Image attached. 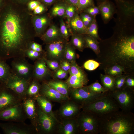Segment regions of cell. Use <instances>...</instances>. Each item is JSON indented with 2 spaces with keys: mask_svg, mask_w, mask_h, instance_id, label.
Here are the masks:
<instances>
[{
  "mask_svg": "<svg viewBox=\"0 0 134 134\" xmlns=\"http://www.w3.org/2000/svg\"><path fill=\"white\" fill-rule=\"evenodd\" d=\"M134 27L116 23L110 38L99 41L100 52L96 61L99 69L103 70L114 65L123 67L124 74L134 75Z\"/></svg>",
  "mask_w": 134,
  "mask_h": 134,
  "instance_id": "1",
  "label": "cell"
},
{
  "mask_svg": "<svg viewBox=\"0 0 134 134\" xmlns=\"http://www.w3.org/2000/svg\"><path fill=\"white\" fill-rule=\"evenodd\" d=\"M0 13V58L6 60L25 58L29 41L22 31L20 19L15 13Z\"/></svg>",
  "mask_w": 134,
  "mask_h": 134,
  "instance_id": "2",
  "label": "cell"
},
{
  "mask_svg": "<svg viewBox=\"0 0 134 134\" xmlns=\"http://www.w3.org/2000/svg\"><path fill=\"white\" fill-rule=\"evenodd\" d=\"M99 133L134 134V115L121 109L99 117Z\"/></svg>",
  "mask_w": 134,
  "mask_h": 134,
  "instance_id": "3",
  "label": "cell"
},
{
  "mask_svg": "<svg viewBox=\"0 0 134 134\" xmlns=\"http://www.w3.org/2000/svg\"><path fill=\"white\" fill-rule=\"evenodd\" d=\"M82 109L91 111L100 117L120 109L118 104L109 92L82 106Z\"/></svg>",
  "mask_w": 134,
  "mask_h": 134,
  "instance_id": "4",
  "label": "cell"
},
{
  "mask_svg": "<svg viewBox=\"0 0 134 134\" xmlns=\"http://www.w3.org/2000/svg\"><path fill=\"white\" fill-rule=\"evenodd\" d=\"M82 110L76 118L78 134H98L99 116L90 111Z\"/></svg>",
  "mask_w": 134,
  "mask_h": 134,
  "instance_id": "5",
  "label": "cell"
},
{
  "mask_svg": "<svg viewBox=\"0 0 134 134\" xmlns=\"http://www.w3.org/2000/svg\"><path fill=\"white\" fill-rule=\"evenodd\" d=\"M122 110L131 111L134 106V89L124 86L121 89L109 92Z\"/></svg>",
  "mask_w": 134,
  "mask_h": 134,
  "instance_id": "6",
  "label": "cell"
},
{
  "mask_svg": "<svg viewBox=\"0 0 134 134\" xmlns=\"http://www.w3.org/2000/svg\"><path fill=\"white\" fill-rule=\"evenodd\" d=\"M11 65L12 73L29 81L33 79L34 65L30 63L25 58H13Z\"/></svg>",
  "mask_w": 134,
  "mask_h": 134,
  "instance_id": "7",
  "label": "cell"
},
{
  "mask_svg": "<svg viewBox=\"0 0 134 134\" xmlns=\"http://www.w3.org/2000/svg\"><path fill=\"white\" fill-rule=\"evenodd\" d=\"M107 92L95 94L90 92L87 86H85L78 88H72L69 91V97L70 99L82 107L84 105L92 102Z\"/></svg>",
  "mask_w": 134,
  "mask_h": 134,
  "instance_id": "8",
  "label": "cell"
},
{
  "mask_svg": "<svg viewBox=\"0 0 134 134\" xmlns=\"http://www.w3.org/2000/svg\"><path fill=\"white\" fill-rule=\"evenodd\" d=\"M59 122L44 112L38 106L37 134H50L56 133Z\"/></svg>",
  "mask_w": 134,
  "mask_h": 134,
  "instance_id": "9",
  "label": "cell"
},
{
  "mask_svg": "<svg viewBox=\"0 0 134 134\" xmlns=\"http://www.w3.org/2000/svg\"><path fill=\"white\" fill-rule=\"evenodd\" d=\"M0 128L5 134H37L33 125L26 123L25 122H0Z\"/></svg>",
  "mask_w": 134,
  "mask_h": 134,
  "instance_id": "10",
  "label": "cell"
},
{
  "mask_svg": "<svg viewBox=\"0 0 134 134\" xmlns=\"http://www.w3.org/2000/svg\"><path fill=\"white\" fill-rule=\"evenodd\" d=\"M27 119L21 103L10 106L0 112V120L3 121L24 122Z\"/></svg>",
  "mask_w": 134,
  "mask_h": 134,
  "instance_id": "11",
  "label": "cell"
},
{
  "mask_svg": "<svg viewBox=\"0 0 134 134\" xmlns=\"http://www.w3.org/2000/svg\"><path fill=\"white\" fill-rule=\"evenodd\" d=\"M21 98L5 84L0 83V112L12 105L22 102Z\"/></svg>",
  "mask_w": 134,
  "mask_h": 134,
  "instance_id": "12",
  "label": "cell"
},
{
  "mask_svg": "<svg viewBox=\"0 0 134 134\" xmlns=\"http://www.w3.org/2000/svg\"><path fill=\"white\" fill-rule=\"evenodd\" d=\"M66 46L64 41L60 39L48 43L45 58L48 60L61 61L64 58Z\"/></svg>",
  "mask_w": 134,
  "mask_h": 134,
  "instance_id": "13",
  "label": "cell"
},
{
  "mask_svg": "<svg viewBox=\"0 0 134 134\" xmlns=\"http://www.w3.org/2000/svg\"><path fill=\"white\" fill-rule=\"evenodd\" d=\"M21 103L27 119L37 132L38 106L35 98H26L22 100Z\"/></svg>",
  "mask_w": 134,
  "mask_h": 134,
  "instance_id": "14",
  "label": "cell"
},
{
  "mask_svg": "<svg viewBox=\"0 0 134 134\" xmlns=\"http://www.w3.org/2000/svg\"><path fill=\"white\" fill-rule=\"evenodd\" d=\"M61 103L58 113L61 120L76 118L82 109L80 106L70 99Z\"/></svg>",
  "mask_w": 134,
  "mask_h": 134,
  "instance_id": "15",
  "label": "cell"
},
{
  "mask_svg": "<svg viewBox=\"0 0 134 134\" xmlns=\"http://www.w3.org/2000/svg\"><path fill=\"white\" fill-rule=\"evenodd\" d=\"M29 82L12 72L5 84L17 94L22 100L25 98V93Z\"/></svg>",
  "mask_w": 134,
  "mask_h": 134,
  "instance_id": "16",
  "label": "cell"
},
{
  "mask_svg": "<svg viewBox=\"0 0 134 134\" xmlns=\"http://www.w3.org/2000/svg\"><path fill=\"white\" fill-rule=\"evenodd\" d=\"M33 79L39 82L46 81L50 74V71L44 57L35 60L34 65Z\"/></svg>",
  "mask_w": 134,
  "mask_h": 134,
  "instance_id": "17",
  "label": "cell"
},
{
  "mask_svg": "<svg viewBox=\"0 0 134 134\" xmlns=\"http://www.w3.org/2000/svg\"><path fill=\"white\" fill-rule=\"evenodd\" d=\"M39 94L45 96L51 101L60 103L70 99L51 87L46 81L42 82L41 84Z\"/></svg>",
  "mask_w": 134,
  "mask_h": 134,
  "instance_id": "18",
  "label": "cell"
},
{
  "mask_svg": "<svg viewBox=\"0 0 134 134\" xmlns=\"http://www.w3.org/2000/svg\"><path fill=\"white\" fill-rule=\"evenodd\" d=\"M56 133L60 134L78 133L76 118L61 120L58 124Z\"/></svg>",
  "mask_w": 134,
  "mask_h": 134,
  "instance_id": "19",
  "label": "cell"
},
{
  "mask_svg": "<svg viewBox=\"0 0 134 134\" xmlns=\"http://www.w3.org/2000/svg\"><path fill=\"white\" fill-rule=\"evenodd\" d=\"M100 13L105 23H107L112 18L115 12L114 5L109 1L99 3L98 5Z\"/></svg>",
  "mask_w": 134,
  "mask_h": 134,
  "instance_id": "20",
  "label": "cell"
},
{
  "mask_svg": "<svg viewBox=\"0 0 134 134\" xmlns=\"http://www.w3.org/2000/svg\"><path fill=\"white\" fill-rule=\"evenodd\" d=\"M35 98L38 106L43 112L56 120H59L53 112L52 105L49 100L40 94Z\"/></svg>",
  "mask_w": 134,
  "mask_h": 134,
  "instance_id": "21",
  "label": "cell"
},
{
  "mask_svg": "<svg viewBox=\"0 0 134 134\" xmlns=\"http://www.w3.org/2000/svg\"><path fill=\"white\" fill-rule=\"evenodd\" d=\"M46 82L51 87L55 89L61 94L69 98L70 88L66 82L58 80Z\"/></svg>",
  "mask_w": 134,
  "mask_h": 134,
  "instance_id": "22",
  "label": "cell"
},
{
  "mask_svg": "<svg viewBox=\"0 0 134 134\" xmlns=\"http://www.w3.org/2000/svg\"><path fill=\"white\" fill-rule=\"evenodd\" d=\"M61 36L59 30L56 26L53 25L42 36V39L46 42L49 43L60 39Z\"/></svg>",
  "mask_w": 134,
  "mask_h": 134,
  "instance_id": "23",
  "label": "cell"
},
{
  "mask_svg": "<svg viewBox=\"0 0 134 134\" xmlns=\"http://www.w3.org/2000/svg\"><path fill=\"white\" fill-rule=\"evenodd\" d=\"M41 86V84H40L39 82L33 79L30 81L27 89L25 98H35L39 95Z\"/></svg>",
  "mask_w": 134,
  "mask_h": 134,
  "instance_id": "24",
  "label": "cell"
},
{
  "mask_svg": "<svg viewBox=\"0 0 134 134\" xmlns=\"http://www.w3.org/2000/svg\"><path fill=\"white\" fill-rule=\"evenodd\" d=\"M11 73V67L6 60L0 58V83L5 84Z\"/></svg>",
  "mask_w": 134,
  "mask_h": 134,
  "instance_id": "25",
  "label": "cell"
},
{
  "mask_svg": "<svg viewBox=\"0 0 134 134\" xmlns=\"http://www.w3.org/2000/svg\"><path fill=\"white\" fill-rule=\"evenodd\" d=\"M70 24L72 28L78 34H86L87 28L85 26L80 16L78 14H76L72 18Z\"/></svg>",
  "mask_w": 134,
  "mask_h": 134,
  "instance_id": "26",
  "label": "cell"
},
{
  "mask_svg": "<svg viewBox=\"0 0 134 134\" xmlns=\"http://www.w3.org/2000/svg\"><path fill=\"white\" fill-rule=\"evenodd\" d=\"M89 80L85 79L75 75H70L66 82L70 88H77L85 86Z\"/></svg>",
  "mask_w": 134,
  "mask_h": 134,
  "instance_id": "27",
  "label": "cell"
},
{
  "mask_svg": "<svg viewBox=\"0 0 134 134\" xmlns=\"http://www.w3.org/2000/svg\"><path fill=\"white\" fill-rule=\"evenodd\" d=\"M100 78L102 86L107 92H111L115 90V78L112 76L100 74Z\"/></svg>",
  "mask_w": 134,
  "mask_h": 134,
  "instance_id": "28",
  "label": "cell"
},
{
  "mask_svg": "<svg viewBox=\"0 0 134 134\" xmlns=\"http://www.w3.org/2000/svg\"><path fill=\"white\" fill-rule=\"evenodd\" d=\"M86 47L92 49L98 55L100 52L99 41L96 39L87 34H83Z\"/></svg>",
  "mask_w": 134,
  "mask_h": 134,
  "instance_id": "29",
  "label": "cell"
},
{
  "mask_svg": "<svg viewBox=\"0 0 134 134\" xmlns=\"http://www.w3.org/2000/svg\"><path fill=\"white\" fill-rule=\"evenodd\" d=\"M105 74L115 78L124 74L125 70L124 67L118 65L112 66L104 70Z\"/></svg>",
  "mask_w": 134,
  "mask_h": 134,
  "instance_id": "30",
  "label": "cell"
},
{
  "mask_svg": "<svg viewBox=\"0 0 134 134\" xmlns=\"http://www.w3.org/2000/svg\"><path fill=\"white\" fill-rule=\"evenodd\" d=\"M71 67L69 71L70 75H74L82 78L88 80L85 72L76 63L75 61L70 62Z\"/></svg>",
  "mask_w": 134,
  "mask_h": 134,
  "instance_id": "31",
  "label": "cell"
},
{
  "mask_svg": "<svg viewBox=\"0 0 134 134\" xmlns=\"http://www.w3.org/2000/svg\"><path fill=\"white\" fill-rule=\"evenodd\" d=\"M72 43L74 48L80 51H83L86 47L83 34H78L73 36L72 38Z\"/></svg>",
  "mask_w": 134,
  "mask_h": 134,
  "instance_id": "32",
  "label": "cell"
},
{
  "mask_svg": "<svg viewBox=\"0 0 134 134\" xmlns=\"http://www.w3.org/2000/svg\"><path fill=\"white\" fill-rule=\"evenodd\" d=\"M85 34L89 35L99 41L101 39L98 35V27L96 18L87 28Z\"/></svg>",
  "mask_w": 134,
  "mask_h": 134,
  "instance_id": "33",
  "label": "cell"
},
{
  "mask_svg": "<svg viewBox=\"0 0 134 134\" xmlns=\"http://www.w3.org/2000/svg\"><path fill=\"white\" fill-rule=\"evenodd\" d=\"M77 57V55L74 48L69 45H66L64 55L65 60L71 62L75 61Z\"/></svg>",
  "mask_w": 134,
  "mask_h": 134,
  "instance_id": "34",
  "label": "cell"
},
{
  "mask_svg": "<svg viewBox=\"0 0 134 134\" xmlns=\"http://www.w3.org/2000/svg\"><path fill=\"white\" fill-rule=\"evenodd\" d=\"M67 5L65 3H60L56 4L53 7L51 14L54 16H62L65 13Z\"/></svg>",
  "mask_w": 134,
  "mask_h": 134,
  "instance_id": "35",
  "label": "cell"
},
{
  "mask_svg": "<svg viewBox=\"0 0 134 134\" xmlns=\"http://www.w3.org/2000/svg\"><path fill=\"white\" fill-rule=\"evenodd\" d=\"M87 86L90 92L95 94H99L107 92L98 81Z\"/></svg>",
  "mask_w": 134,
  "mask_h": 134,
  "instance_id": "36",
  "label": "cell"
},
{
  "mask_svg": "<svg viewBox=\"0 0 134 134\" xmlns=\"http://www.w3.org/2000/svg\"><path fill=\"white\" fill-rule=\"evenodd\" d=\"M48 22V18L45 16L38 17L35 18L34 22L35 28L37 30L41 31L47 25Z\"/></svg>",
  "mask_w": 134,
  "mask_h": 134,
  "instance_id": "37",
  "label": "cell"
},
{
  "mask_svg": "<svg viewBox=\"0 0 134 134\" xmlns=\"http://www.w3.org/2000/svg\"><path fill=\"white\" fill-rule=\"evenodd\" d=\"M25 57H27L31 60H34L45 57V53L40 52L34 50L28 49L25 53Z\"/></svg>",
  "mask_w": 134,
  "mask_h": 134,
  "instance_id": "38",
  "label": "cell"
},
{
  "mask_svg": "<svg viewBox=\"0 0 134 134\" xmlns=\"http://www.w3.org/2000/svg\"><path fill=\"white\" fill-rule=\"evenodd\" d=\"M129 75L123 74L115 78L114 90L120 89L124 86L126 79Z\"/></svg>",
  "mask_w": 134,
  "mask_h": 134,
  "instance_id": "39",
  "label": "cell"
},
{
  "mask_svg": "<svg viewBox=\"0 0 134 134\" xmlns=\"http://www.w3.org/2000/svg\"><path fill=\"white\" fill-rule=\"evenodd\" d=\"M100 65V63L93 60H89L84 63L83 66L86 69L93 71L96 69Z\"/></svg>",
  "mask_w": 134,
  "mask_h": 134,
  "instance_id": "40",
  "label": "cell"
},
{
  "mask_svg": "<svg viewBox=\"0 0 134 134\" xmlns=\"http://www.w3.org/2000/svg\"><path fill=\"white\" fill-rule=\"evenodd\" d=\"M94 5L93 0H79L77 8L79 10H82Z\"/></svg>",
  "mask_w": 134,
  "mask_h": 134,
  "instance_id": "41",
  "label": "cell"
},
{
  "mask_svg": "<svg viewBox=\"0 0 134 134\" xmlns=\"http://www.w3.org/2000/svg\"><path fill=\"white\" fill-rule=\"evenodd\" d=\"M59 30L61 36L65 39L67 40L70 36V34L67 26L62 20L61 21Z\"/></svg>",
  "mask_w": 134,
  "mask_h": 134,
  "instance_id": "42",
  "label": "cell"
},
{
  "mask_svg": "<svg viewBox=\"0 0 134 134\" xmlns=\"http://www.w3.org/2000/svg\"><path fill=\"white\" fill-rule=\"evenodd\" d=\"M84 10L86 13L95 17L97 15L100 14V9L98 6L95 5L87 8Z\"/></svg>",
  "mask_w": 134,
  "mask_h": 134,
  "instance_id": "43",
  "label": "cell"
},
{
  "mask_svg": "<svg viewBox=\"0 0 134 134\" xmlns=\"http://www.w3.org/2000/svg\"><path fill=\"white\" fill-rule=\"evenodd\" d=\"M45 59L46 64L49 69L56 70L59 68L60 64L58 61Z\"/></svg>",
  "mask_w": 134,
  "mask_h": 134,
  "instance_id": "44",
  "label": "cell"
},
{
  "mask_svg": "<svg viewBox=\"0 0 134 134\" xmlns=\"http://www.w3.org/2000/svg\"><path fill=\"white\" fill-rule=\"evenodd\" d=\"M76 7L72 5L67 6L65 13L67 17L71 19L74 16Z\"/></svg>",
  "mask_w": 134,
  "mask_h": 134,
  "instance_id": "45",
  "label": "cell"
},
{
  "mask_svg": "<svg viewBox=\"0 0 134 134\" xmlns=\"http://www.w3.org/2000/svg\"><path fill=\"white\" fill-rule=\"evenodd\" d=\"M54 77L58 79H62L66 78L68 72L62 70L60 68L55 70Z\"/></svg>",
  "mask_w": 134,
  "mask_h": 134,
  "instance_id": "46",
  "label": "cell"
},
{
  "mask_svg": "<svg viewBox=\"0 0 134 134\" xmlns=\"http://www.w3.org/2000/svg\"><path fill=\"white\" fill-rule=\"evenodd\" d=\"M61 61L59 68L64 71L69 72L71 67L70 62L66 60H61Z\"/></svg>",
  "mask_w": 134,
  "mask_h": 134,
  "instance_id": "47",
  "label": "cell"
},
{
  "mask_svg": "<svg viewBox=\"0 0 134 134\" xmlns=\"http://www.w3.org/2000/svg\"><path fill=\"white\" fill-rule=\"evenodd\" d=\"M28 49L40 52H43L41 45L34 42H30L28 45Z\"/></svg>",
  "mask_w": 134,
  "mask_h": 134,
  "instance_id": "48",
  "label": "cell"
},
{
  "mask_svg": "<svg viewBox=\"0 0 134 134\" xmlns=\"http://www.w3.org/2000/svg\"><path fill=\"white\" fill-rule=\"evenodd\" d=\"M124 86L134 89V76L129 75L127 76L125 79Z\"/></svg>",
  "mask_w": 134,
  "mask_h": 134,
  "instance_id": "49",
  "label": "cell"
},
{
  "mask_svg": "<svg viewBox=\"0 0 134 134\" xmlns=\"http://www.w3.org/2000/svg\"><path fill=\"white\" fill-rule=\"evenodd\" d=\"M82 21H88L92 22L95 17L92 16L89 14L86 13H83L80 16Z\"/></svg>",
  "mask_w": 134,
  "mask_h": 134,
  "instance_id": "50",
  "label": "cell"
},
{
  "mask_svg": "<svg viewBox=\"0 0 134 134\" xmlns=\"http://www.w3.org/2000/svg\"><path fill=\"white\" fill-rule=\"evenodd\" d=\"M40 3V2L38 1L31 0L28 3V6L31 10H34Z\"/></svg>",
  "mask_w": 134,
  "mask_h": 134,
  "instance_id": "51",
  "label": "cell"
},
{
  "mask_svg": "<svg viewBox=\"0 0 134 134\" xmlns=\"http://www.w3.org/2000/svg\"><path fill=\"white\" fill-rule=\"evenodd\" d=\"M45 10L44 6L40 3L34 10V12L35 14H39Z\"/></svg>",
  "mask_w": 134,
  "mask_h": 134,
  "instance_id": "52",
  "label": "cell"
},
{
  "mask_svg": "<svg viewBox=\"0 0 134 134\" xmlns=\"http://www.w3.org/2000/svg\"><path fill=\"white\" fill-rule=\"evenodd\" d=\"M66 1L70 4L77 7L79 0H66Z\"/></svg>",
  "mask_w": 134,
  "mask_h": 134,
  "instance_id": "53",
  "label": "cell"
},
{
  "mask_svg": "<svg viewBox=\"0 0 134 134\" xmlns=\"http://www.w3.org/2000/svg\"><path fill=\"white\" fill-rule=\"evenodd\" d=\"M45 4L47 5H50L53 3L57 0H41Z\"/></svg>",
  "mask_w": 134,
  "mask_h": 134,
  "instance_id": "54",
  "label": "cell"
},
{
  "mask_svg": "<svg viewBox=\"0 0 134 134\" xmlns=\"http://www.w3.org/2000/svg\"><path fill=\"white\" fill-rule=\"evenodd\" d=\"M4 4V0H0V8L3 6Z\"/></svg>",
  "mask_w": 134,
  "mask_h": 134,
  "instance_id": "55",
  "label": "cell"
},
{
  "mask_svg": "<svg viewBox=\"0 0 134 134\" xmlns=\"http://www.w3.org/2000/svg\"><path fill=\"white\" fill-rule=\"evenodd\" d=\"M99 3L103 2L106 1H109L110 0H96Z\"/></svg>",
  "mask_w": 134,
  "mask_h": 134,
  "instance_id": "56",
  "label": "cell"
},
{
  "mask_svg": "<svg viewBox=\"0 0 134 134\" xmlns=\"http://www.w3.org/2000/svg\"><path fill=\"white\" fill-rule=\"evenodd\" d=\"M18 0L20 1H25L29 0Z\"/></svg>",
  "mask_w": 134,
  "mask_h": 134,
  "instance_id": "57",
  "label": "cell"
},
{
  "mask_svg": "<svg viewBox=\"0 0 134 134\" xmlns=\"http://www.w3.org/2000/svg\"><path fill=\"white\" fill-rule=\"evenodd\" d=\"M1 134V133H0V134Z\"/></svg>",
  "mask_w": 134,
  "mask_h": 134,
  "instance_id": "58",
  "label": "cell"
}]
</instances>
